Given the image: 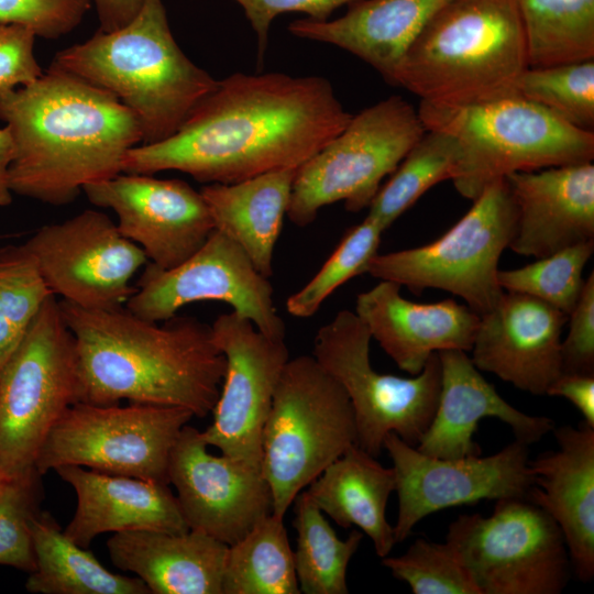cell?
Returning <instances> with one entry per match:
<instances>
[{"label": "cell", "instance_id": "obj_1", "mask_svg": "<svg viewBox=\"0 0 594 594\" xmlns=\"http://www.w3.org/2000/svg\"><path fill=\"white\" fill-rule=\"evenodd\" d=\"M351 118L323 77L237 73L219 80L173 135L129 150L122 172L179 170L205 184H234L299 167Z\"/></svg>", "mask_w": 594, "mask_h": 594}, {"label": "cell", "instance_id": "obj_2", "mask_svg": "<svg viewBox=\"0 0 594 594\" xmlns=\"http://www.w3.org/2000/svg\"><path fill=\"white\" fill-rule=\"evenodd\" d=\"M58 304L75 339L79 402L182 407L199 418L212 413L226 358L211 324L177 315L158 324L125 307Z\"/></svg>", "mask_w": 594, "mask_h": 594}, {"label": "cell", "instance_id": "obj_3", "mask_svg": "<svg viewBox=\"0 0 594 594\" xmlns=\"http://www.w3.org/2000/svg\"><path fill=\"white\" fill-rule=\"evenodd\" d=\"M0 120L15 144L12 193L53 206L122 173L125 154L142 143L136 117L118 98L50 68L35 81L0 94Z\"/></svg>", "mask_w": 594, "mask_h": 594}, {"label": "cell", "instance_id": "obj_4", "mask_svg": "<svg viewBox=\"0 0 594 594\" xmlns=\"http://www.w3.org/2000/svg\"><path fill=\"white\" fill-rule=\"evenodd\" d=\"M50 69L108 91L136 117L142 143L173 135L219 80L176 43L162 0H143L127 25L59 51Z\"/></svg>", "mask_w": 594, "mask_h": 594}, {"label": "cell", "instance_id": "obj_5", "mask_svg": "<svg viewBox=\"0 0 594 594\" xmlns=\"http://www.w3.org/2000/svg\"><path fill=\"white\" fill-rule=\"evenodd\" d=\"M527 67L517 0H450L427 22L388 82L421 101L464 103L514 91Z\"/></svg>", "mask_w": 594, "mask_h": 594}, {"label": "cell", "instance_id": "obj_6", "mask_svg": "<svg viewBox=\"0 0 594 594\" xmlns=\"http://www.w3.org/2000/svg\"><path fill=\"white\" fill-rule=\"evenodd\" d=\"M426 130L452 135L459 147L451 178L474 200L514 172L592 162L594 132L578 129L516 91L464 103L421 101Z\"/></svg>", "mask_w": 594, "mask_h": 594}, {"label": "cell", "instance_id": "obj_7", "mask_svg": "<svg viewBox=\"0 0 594 594\" xmlns=\"http://www.w3.org/2000/svg\"><path fill=\"white\" fill-rule=\"evenodd\" d=\"M356 444L351 402L312 355L286 362L262 431V473L273 510L284 518L295 497Z\"/></svg>", "mask_w": 594, "mask_h": 594}, {"label": "cell", "instance_id": "obj_8", "mask_svg": "<svg viewBox=\"0 0 594 594\" xmlns=\"http://www.w3.org/2000/svg\"><path fill=\"white\" fill-rule=\"evenodd\" d=\"M77 402L75 339L52 295L0 369V481L36 470L50 431Z\"/></svg>", "mask_w": 594, "mask_h": 594}, {"label": "cell", "instance_id": "obj_9", "mask_svg": "<svg viewBox=\"0 0 594 594\" xmlns=\"http://www.w3.org/2000/svg\"><path fill=\"white\" fill-rule=\"evenodd\" d=\"M517 210L505 177L487 185L470 210L436 241L374 255L365 273L413 292L436 288L465 300L477 315L491 310L504 290L498 262L516 229Z\"/></svg>", "mask_w": 594, "mask_h": 594}, {"label": "cell", "instance_id": "obj_10", "mask_svg": "<svg viewBox=\"0 0 594 594\" xmlns=\"http://www.w3.org/2000/svg\"><path fill=\"white\" fill-rule=\"evenodd\" d=\"M425 132L418 111L399 96L352 116L339 134L297 168L286 216L304 228L322 207L337 201H344L351 212L369 208L383 178Z\"/></svg>", "mask_w": 594, "mask_h": 594}, {"label": "cell", "instance_id": "obj_11", "mask_svg": "<svg viewBox=\"0 0 594 594\" xmlns=\"http://www.w3.org/2000/svg\"><path fill=\"white\" fill-rule=\"evenodd\" d=\"M371 340L355 312L340 310L318 329L311 355L344 388L354 413L356 446L377 458L391 432L417 446L437 407L441 366L433 353L411 377L380 373L371 363Z\"/></svg>", "mask_w": 594, "mask_h": 594}, {"label": "cell", "instance_id": "obj_12", "mask_svg": "<svg viewBox=\"0 0 594 594\" xmlns=\"http://www.w3.org/2000/svg\"><path fill=\"white\" fill-rule=\"evenodd\" d=\"M446 542L479 594H560L570 578L562 531L526 498L498 499L491 516L460 515Z\"/></svg>", "mask_w": 594, "mask_h": 594}, {"label": "cell", "instance_id": "obj_13", "mask_svg": "<svg viewBox=\"0 0 594 594\" xmlns=\"http://www.w3.org/2000/svg\"><path fill=\"white\" fill-rule=\"evenodd\" d=\"M193 417L182 407L77 402L50 431L35 468L44 475L77 465L168 485L172 449Z\"/></svg>", "mask_w": 594, "mask_h": 594}, {"label": "cell", "instance_id": "obj_14", "mask_svg": "<svg viewBox=\"0 0 594 594\" xmlns=\"http://www.w3.org/2000/svg\"><path fill=\"white\" fill-rule=\"evenodd\" d=\"M204 300L226 302L266 337L285 340L286 327L276 309L270 278L255 268L235 242L217 230L191 256L172 268L148 262L125 308L145 320L163 322L183 307Z\"/></svg>", "mask_w": 594, "mask_h": 594}, {"label": "cell", "instance_id": "obj_15", "mask_svg": "<svg viewBox=\"0 0 594 594\" xmlns=\"http://www.w3.org/2000/svg\"><path fill=\"white\" fill-rule=\"evenodd\" d=\"M23 245L50 292L85 309L125 307L132 278L148 263L108 215L94 209L43 226Z\"/></svg>", "mask_w": 594, "mask_h": 594}, {"label": "cell", "instance_id": "obj_16", "mask_svg": "<svg viewBox=\"0 0 594 594\" xmlns=\"http://www.w3.org/2000/svg\"><path fill=\"white\" fill-rule=\"evenodd\" d=\"M383 449L393 463L398 496L396 543L430 514L483 499H528L535 486L529 446L518 440L484 458L441 459L421 453L391 432Z\"/></svg>", "mask_w": 594, "mask_h": 594}, {"label": "cell", "instance_id": "obj_17", "mask_svg": "<svg viewBox=\"0 0 594 594\" xmlns=\"http://www.w3.org/2000/svg\"><path fill=\"white\" fill-rule=\"evenodd\" d=\"M211 329L226 371L204 438L221 454L261 466L262 431L289 360L288 348L285 340L266 337L234 311L218 316Z\"/></svg>", "mask_w": 594, "mask_h": 594}, {"label": "cell", "instance_id": "obj_18", "mask_svg": "<svg viewBox=\"0 0 594 594\" xmlns=\"http://www.w3.org/2000/svg\"><path fill=\"white\" fill-rule=\"evenodd\" d=\"M202 431L186 425L168 463V480L189 529L230 546L272 514L261 466L208 450Z\"/></svg>", "mask_w": 594, "mask_h": 594}, {"label": "cell", "instance_id": "obj_19", "mask_svg": "<svg viewBox=\"0 0 594 594\" xmlns=\"http://www.w3.org/2000/svg\"><path fill=\"white\" fill-rule=\"evenodd\" d=\"M82 191L96 207L111 209L122 235L163 270L191 256L215 230L200 191L180 179L122 172Z\"/></svg>", "mask_w": 594, "mask_h": 594}, {"label": "cell", "instance_id": "obj_20", "mask_svg": "<svg viewBox=\"0 0 594 594\" xmlns=\"http://www.w3.org/2000/svg\"><path fill=\"white\" fill-rule=\"evenodd\" d=\"M568 319L538 298L504 290L480 316L471 360L518 389L546 395L562 374L561 334Z\"/></svg>", "mask_w": 594, "mask_h": 594}, {"label": "cell", "instance_id": "obj_21", "mask_svg": "<svg viewBox=\"0 0 594 594\" xmlns=\"http://www.w3.org/2000/svg\"><path fill=\"white\" fill-rule=\"evenodd\" d=\"M505 179L517 210L508 249L540 258L594 240L592 162L514 172Z\"/></svg>", "mask_w": 594, "mask_h": 594}, {"label": "cell", "instance_id": "obj_22", "mask_svg": "<svg viewBox=\"0 0 594 594\" xmlns=\"http://www.w3.org/2000/svg\"><path fill=\"white\" fill-rule=\"evenodd\" d=\"M441 383L432 419L417 446L424 454L441 459L481 455L474 441L479 422L494 417L505 422L516 440L528 446L554 429L544 416L527 415L507 403L462 350L438 352Z\"/></svg>", "mask_w": 594, "mask_h": 594}, {"label": "cell", "instance_id": "obj_23", "mask_svg": "<svg viewBox=\"0 0 594 594\" xmlns=\"http://www.w3.org/2000/svg\"><path fill=\"white\" fill-rule=\"evenodd\" d=\"M400 288L397 283L380 280L358 295L354 311L400 370L417 375L433 353L471 351L480 315L451 298L414 302L402 296Z\"/></svg>", "mask_w": 594, "mask_h": 594}, {"label": "cell", "instance_id": "obj_24", "mask_svg": "<svg viewBox=\"0 0 594 594\" xmlns=\"http://www.w3.org/2000/svg\"><path fill=\"white\" fill-rule=\"evenodd\" d=\"M558 449L529 460L535 486L529 501L546 510L564 537L580 581L594 576V427L552 430Z\"/></svg>", "mask_w": 594, "mask_h": 594}, {"label": "cell", "instance_id": "obj_25", "mask_svg": "<svg viewBox=\"0 0 594 594\" xmlns=\"http://www.w3.org/2000/svg\"><path fill=\"white\" fill-rule=\"evenodd\" d=\"M75 491L77 505L64 534L88 548L105 532L189 530L167 484L65 465L55 470Z\"/></svg>", "mask_w": 594, "mask_h": 594}, {"label": "cell", "instance_id": "obj_26", "mask_svg": "<svg viewBox=\"0 0 594 594\" xmlns=\"http://www.w3.org/2000/svg\"><path fill=\"white\" fill-rule=\"evenodd\" d=\"M107 549L112 563L135 573L152 594H222L228 544L205 532L121 531Z\"/></svg>", "mask_w": 594, "mask_h": 594}, {"label": "cell", "instance_id": "obj_27", "mask_svg": "<svg viewBox=\"0 0 594 594\" xmlns=\"http://www.w3.org/2000/svg\"><path fill=\"white\" fill-rule=\"evenodd\" d=\"M450 0H358L342 16L292 22L295 36L341 47L389 81L396 66L431 16Z\"/></svg>", "mask_w": 594, "mask_h": 594}, {"label": "cell", "instance_id": "obj_28", "mask_svg": "<svg viewBox=\"0 0 594 594\" xmlns=\"http://www.w3.org/2000/svg\"><path fill=\"white\" fill-rule=\"evenodd\" d=\"M297 168L272 170L234 184H207L199 190L215 230L235 242L267 278L273 275L274 250Z\"/></svg>", "mask_w": 594, "mask_h": 594}, {"label": "cell", "instance_id": "obj_29", "mask_svg": "<svg viewBox=\"0 0 594 594\" xmlns=\"http://www.w3.org/2000/svg\"><path fill=\"white\" fill-rule=\"evenodd\" d=\"M395 484L393 468L383 466L354 444L305 490L337 525L362 530L372 540L376 554L384 558L396 544L394 528L386 518Z\"/></svg>", "mask_w": 594, "mask_h": 594}, {"label": "cell", "instance_id": "obj_30", "mask_svg": "<svg viewBox=\"0 0 594 594\" xmlns=\"http://www.w3.org/2000/svg\"><path fill=\"white\" fill-rule=\"evenodd\" d=\"M35 569L25 588L37 594H150L139 578L110 572L87 548L72 541L47 512L31 520Z\"/></svg>", "mask_w": 594, "mask_h": 594}, {"label": "cell", "instance_id": "obj_31", "mask_svg": "<svg viewBox=\"0 0 594 594\" xmlns=\"http://www.w3.org/2000/svg\"><path fill=\"white\" fill-rule=\"evenodd\" d=\"M528 67L594 59V0H517Z\"/></svg>", "mask_w": 594, "mask_h": 594}, {"label": "cell", "instance_id": "obj_32", "mask_svg": "<svg viewBox=\"0 0 594 594\" xmlns=\"http://www.w3.org/2000/svg\"><path fill=\"white\" fill-rule=\"evenodd\" d=\"M284 518L270 514L228 546L222 594H299Z\"/></svg>", "mask_w": 594, "mask_h": 594}, {"label": "cell", "instance_id": "obj_33", "mask_svg": "<svg viewBox=\"0 0 594 594\" xmlns=\"http://www.w3.org/2000/svg\"><path fill=\"white\" fill-rule=\"evenodd\" d=\"M295 571L300 593L346 594V569L363 535L353 529L340 539L306 490L294 499Z\"/></svg>", "mask_w": 594, "mask_h": 594}, {"label": "cell", "instance_id": "obj_34", "mask_svg": "<svg viewBox=\"0 0 594 594\" xmlns=\"http://www.w3.org/2000/svg\"><path fill=\"white\" fill-rule=\"evenodd\" d=\"M459 156L455 139L443 131L426 130L408 151L389 180L378 189L367 217L385 231L436 184L451 179Z\"/></svg>", "mask_w": 594, "mask_h": 594}, {"label": "cell", "instance_id": "obj_35", "mask_svg": "<svg viewBox=\"0 0 594 594\" xmlns=\"http://www.w3.org/2000/svg\"><path fill=\"white\" fill-rule=\"evenodd\" d=\"M514 91L566 123L594 132V59L547 67H527Z\"/></svg>", "mask_w": 594, "mask_h": 594}, {"label": "cell", "instance_id": "obj_36", "mask_svg": "<svg viewBox=\"0 0 594 594\" xmlns=\"http://www.w3.org/2000/svg\"><path fill=\"white\" fill-rule=\"evenodd\" d=\"M53 294L26 248H0V369Z\"/></svg>", "mask_w": 594, "mask_h": 594}, {"label": "cell", "instance_id": "obj_37", "mask_svg": "<svg viewBox=\"0 0 594 594\" xmlns=\"http://www.w3.org/2000/svg\"><path fill=\"white\" fill-rule=\"evenodd\" d=\"M593 252L594 240H590L519 268L499 270L498 284L505 292L538 298L569 316L582 294L583 270Z\"/></svg>", "mask_w": 594, "mask_h": 594}, {"label": "cell", "instance_id": "obj_38", "mask_svg": "<svg viewBox=\"0 0 594 594\" xmlns=\"http://www.w3.org/2000/svg\"><path fill=\"white\" fill-rule=\"evenodd\" d=\"M383 229L370 217L349 229L317 274L286 300V310L296 318H310L322 302L352 277L365 273L378 252Z\"/></svg>", "mask_w": 594, "mask_h": 594}, {"label": "cell", "instance_id": "obj_39", "mask_svg": "<svg viewBox=\"0 0 594 594\" xmlns=\"http://www.w3.org/2000/svg\"><path fill=\"white\" fill-rule=\"evenodd\" d=\"M382 564L414 594H479L447 542L418 538L403 554L382 558Z\"/></svg>", "mask_w": 594, "mask_h": 594}, {"label": "cell", "instance_id": "obj_40", "mask_svg": "<svg viewBox=\"0 0 594 594\" xmlns=\"http://www.w3.org/2000/svg\"><path fill=\"white\" fill-rule=\"evenodd\" d=\"M41 476L34 470L0 481V564L29 573L35 569L31 520L40 512Z\"/></svg>", "mask_w": 594, "mask_h": 594}, {"label": "cell", "instance_id": "obj_41", "mask_svg": "<svg viewBox=\"0 0 594 594\" xmlns=\"http://www.w3.org/2000/svg\"><path fill=\"white\" fill-rule=\"evenodd\" d=\"M91 6V0H0V24L21 25L35 36L56 40L76 29Z\"/></svg>", "mask_w": 594, "mask_h": 594}, {"label": "cell", "instance_id": "obj_42", "mask_svg": "<svg viewBox=\"0 0 594 594\" xmlns=\"http://www.w3.org/2000/svg\"><path fill=\"white\" fill-rule=\"evenodd\" d=\"M569 331L561 342L562 373L594 374V273L569 315Z\"/></svg>", "mask_w": 594, "mask_h": 594}, {"label": "cell", "instance_id": "obj_43", "mask_svg": "<svg viewBox=\"0 0 594 594\" xmlns=\"http://www.w3.org/2000/svg\"><path fill=\"white\" fill-rule=\"evenodd\" d=\"M35 34L21 25L0 24V94L43 75L34 55Z\"/></svg>", "mask_w": 594, "mask_h": 594}, {"label": "cell", "instance_id": "obj_44", "mask_svg": "<svg viewBox=\"0 0 594 594\" xmlns=\"http://www.w3.org/2000/svg\"><path fill=\"white\" fill-rule=\"evenodd\" d=\"M244 10L257 36L258 61L263 59L267 46L270 26L278 14L301 12L309 19L326 21L330 14L343 4L358 0H234Z\"/></svg>", "mask_w": 594, "mask_h": 594}, {"label": "cell", "instance_id": "obj_45", "mask_svg": "<svg viewBox=\"0 0 594 594\" xmlns=\"http://www.w3.org/2000/svg\"><path fill=\"white\" fill-rule=\"evenodd\" d=\"M546 395L566 398L594 427V374L562 373L547 389Z\"/></svg>", "mask_w": 594, "mask_h": 594}, {"label": "cell", "instance_id": "obj_46", "mask_svg": "<svg viewBox=\"0 0 594 594\" xmlns=\"http://www.w3.org/2000/svg\"><path fill=\"white\" fill-rule=\"evenodd\" d=\"M100 22L99 30L111 32L133 20L143 0H91Z\"/></svg>", "mask_w": 594, "mask_h": 594}, {"label": "cell", "instance_id": "obj_47", "mask_svg": "<svg viewBox=\"0 0 594 594\" xmlns=\"http://www.w3.org/2000/svg\"><path fill=\"white\" fill-rule=\"evenodd\" d=\"M15 154V144L8 125L0 129V208L12 202L9 169Z\"/></svg>", "mask_w": 594, "mask_h": 594}]
</instances>
